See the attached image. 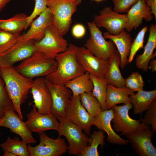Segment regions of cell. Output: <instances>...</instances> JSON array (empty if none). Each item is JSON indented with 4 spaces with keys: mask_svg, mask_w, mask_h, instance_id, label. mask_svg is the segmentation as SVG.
Segmentation results:
<instances>
[{
    "mask_svg": "<svg viewBox=\"0 0 156 156\" xmlns=\"http://www.w3.org/2000/svg\"><path fill=\"white\" fill-rule=\"evenodd\" d=\"M154 132L150 125L141 123L134 131L126 137L139 156L156 155V148L151 141Z\"/></svg>",
    "mask_w": 156,
    "mask_h": 156,
    "instance_id": "obj_8",
    "label": "cell"
},
{
    "mask_svg": "<svg viewBox=\"0 0 156 156\" xmlns=\"http://www.w3.org/2000/svg\"><path fill=\"white\" fill-rule=\"evenodd\" d=\"M131 102L120 106L115 105L112 108L114 114L112 120L114 130L121 132L126 137L134 131L141 123V118L136 120L131 118L129 115V111L132 108Z\"/></svg>",
    "mask_w": 156,
    "mask_h": 156,
    "instance_id": "obj_12",
    "label": "cell"
},
{
    "mask_svg": "<svg viewBox=\"0 0 156 156\" xmlns=\"http://www.w3.org/2000/svg\"><path fill=\"white\" fill-rule=\"evenodd\" d=\"M87 24L90 36L84 47L94 55L106 61L116 50L115 45L111 40L106 41L102 33L93 21Z\"/></svg>",
    "mask_w": 156,
    "mask_h": 156,
    "instance_id": "obj_7",
    "label": "cell"
},
{
    "mask_svg": "<svg viewBox=\"0 0 156 156\" xmlns=\"http://www.w3.org/2000/svg\"><path fill=\"white\" fill-rule=\"evenodd\" d=\"M10 108H14L6 90L4 82L0 76V118L3 116L6 110Z\"/></svg>",
    "mask_w": 156,
    "mask_h": 156,
    "instance_id": "obj_36",
    "label": "cell"
},
{
    "mask_svg": "<svg viewBox=\"0 0 156 156\" xmlns=\"http://www.w3.org/2000/svg\"><path fill=\"white\" fill-rule=\"evenodd\" d=\"M30 90L38 111L43 114H50L52 98L45 78L38 77L33 80Z\"/></svg>",
    "mask_w": 156,
    "mask_h": 156,
    "instance_id": "obj_15",
    "label": "cell"
},
{
    "mask_svg": "<svg viewBox=\"0 0 156 156\" xmlns=\"http://www.w3.org/2000/svg\"><path fill=\"white\" fill-rule=\"evenodd\" d=\"M138 0H112L113 10L121 14L127 12L131 7Z\"/></svg>",
    "mask_w": 156,
    "mask_h": 156,
    "instance_id": "obj_39",
    "label": "cell"
},
{
    "mask_svg": "<svg viewBox=\"0 0 156 156\" xmlns=\"http://www.w3.org/2000/svg\"><path fill=\"white\" fill-rule=\"evenodd\" d=\"M35 2L34 10L31 14L28 16L27 24L25 30L29 26L32 21L47 8V0H33Z\"/></svg>",
    "mask_w": 156,
    "mask_h": 156,
    "instance_id": "obj_38",
    "label": "cell"
},
{
    "mask_svg": "<svg viewBox=\"0 0 156 156\" xmlns=\"http://www.w3.org/2000/svg\"><path fill=\"white\" fill-rule=\"evenodd\" d=\"M11 0H0V12Z\"/></svg>",
    "mask_w": 156,
    "mask_h": 156,
    "instance_id": "obj_43",
    "label": "cell"
},
{
    "mask_svg": "<svg viewBox=\"0 0 156 156\" xmlns=\"http://www.w3.org/2000/svg\"><path fill=\"white\" fill-rule=\"evenodd\" d=\"M68 44L67 40L60 35L53 23L47 27L44 37L34 43L36 51L54 59L58 54L65 51Z\"/></svg>",
    "mask_w": 156,
    "mask_h": 156,
    "instance_id": "obj_6",
    "label": "cell"
},
{
    "mask_svg": "<svg viewBox=\"0 0 156 156\" xmlns=\"http://www.w3.org/2000/svg\"><path fill=\"white\" fill-rule=\"evenodd\" d=\"M57 66L55 59L48 57L42 53L35 51L14 68L21 75L32 79L46 76L55 71Z\"/></svg>",
    "mask_w": 156,
    "mask_h": 156,
    "instance_id": "obj_3",
    "label": "cell"
},
{
    "mask_svg": "<svg viewBox=\"0 0 156 156\" xmlns=\"http://www.w3.org/2000/svg\"><path fill=\"white\" fill-rule=\"evenodd\" d=\"M0 76L15 112L23 120L21 105L27 99L33 80L21 75L13 66L0 67Z\"/></svg>",
    "mask_w": 156,
    "mask_h": 156,
    "instance_id": "obj_1",
    "label": "cell"
},
{
    "mask_svg": "<svg viewBox=\"0 0 156 156\" xmlns=\"http://www.w3.org/2000/svg\"><path fill=\"white\" fill-rule=\"evenodd\" d=\"M81 103L87 112L94 117L102 110L97 99L91 93H84L79 95Z\"/></svg>",
    "mask_w": 156,
    "mask_h": 156,
    "instance_id": "obj_32",
    "label": "cell"
},
{
    "mask_svg": "<svg viewBox=\"0 0 156 156\" xmlns=\"http://www.w3.org/2000/svg\"><path fill=\"white\" fill-rule=\"evenodd\" d=\"M149 35L143 53L138 55L136 58L135 65L139 69L146 72L149 69V63L156 56V25L152 24L150 27Z\"/></svg>",
    "mask_w": 156,
    "mask_h": 156,
    "instance_id": "obj_23",
    "label": "cell"
},
{
    "mask_svg": "<svg viewBox=\"0 0 156 156\" xmlns=\"http://www.w3.org/2000/svg\"><path fill=\"white\" fill-rule=\"evenodd\" d=\"M77 60L85 72L104 78L108 68L107 61L96 57L84 47H77Z\"/></svg>",
    "mask_w": 156,
    "mask_h": 156,
    "instance_id": "obj_13",
    "label": "cell"
},
{
    "mask_svg": "<svg viewBox=\"0 0 156 156\" xmlns=\"http://www.w3.org/2000/svg\"><path fill=\"white\" fill-rule=\"evenodd\" d=\"M34 43L31 41L19 40L0 54V67L12 66L15 63L30 56L36 51Z\"/></svg>",
    "mask_w": 156,
    "mask_h": 156,
    "instance_id": "obj_14",
    "label": "cell"
},
{
    "mask_svg": "<svg viewBox=\"0 0 156 156\" xmlns=\"http://www.w3.org/2000/svg\"><path fill=\"white\" fill-rule=\"evenodd\" d=\"M40 142L35 146H27L29 156H59L65 153L68 146L64 139L59 136L54 139L44 132L39 133Z\"/></svg>",
    "mask_w": 156,
    "mask_h": 156,
    "instance_id": "obj_9",
    "label": "cell"
},
{
    "mask_svg": "<svg viewBox=\"0 0 156 156\" xmlns=\"http://www.w3.org/2000/svg\"><path fill=\"white\" fill-rule=\"evenodd\" d=\"M27 116V119L25 123L31 132L39 133L50 130H57L59 122L56 117L51 113L44 115L39 113L34 105Z\"/></svg>",
    "mask_w": 156,
    "mask_h": 156,
    "instance_id": "obj_17",
    "label": "cell"
},
{
    "mask_svg": "<svg viewBox=\"0 0 156 156\" xmlns=\"http://www.w3.org/2000/svg\"><path fill=\"white\" fill-rule=\"evenodd\" d=\"M141 123L151 125L152 131H156V99L152 102L146 111L144 118L141 119Z\"/></svg>",
    "mask_w": 156,
    "mask_h": 156,
    "instance_id": "obj_37",
    "label": "cell"
},
{
    "mask_svg": "<svg viewBox=\"0 0 156 156\" xmlns=\"http://www.w3.org/2000/svg\"><path fill=\"white\" fill-rule=\"evenodd\" d=\"M113 116L112 108L102 111L94 117L93 125L98 129L107 133V140L109 143L119 145L128 144L129 143V140L121 138L112 128L111 123Z\"/></svg>",
    "mask_w": 156,
    "mask_h": 156,
    "instance_id": "obj_20",
    "label": "cell"
},
{
    "mask_svg": "<svg viewBox=\"0 0 156 156\" xmlns=\"http://www.w3.org/2000/svg\"><path fill=\"white\" fill-rule=\"evenodd\" d=\"M65 85L72 91V95H79L84 93H91L93 84L88 72L67 82Z\"/></svg>",
    "mask_w": 156,
    "mask_h": 156,
    "instance_id": "obj_27",
    "label": "cell"
},
{
    "mask_svg": "<svg viewBox=\"0 0 156 156\" xmlns=\"http://www.w3.org/2000/svg\"><path fill=\"white\" fill-rule=\"evenodd\" d=\"M53 16L48 8L33 20L26 32L21 35L19 40L35 41L40 40L44 36L46 28L53 23Z\"/></svg>",
    "mask_w": 156,
    "mask_h": 156,
    "instance_id": "obj_19",
    "label": "cell"
},
{
    "mask_svg": "<svg viewBox=\"0 0 156 156\" xmlns=\"http://www.w3.org/2000/svg\"><path fill=\"white\" fill-rule=\"evenodd\" d=\"M57 118L59 121L57 131L59 136H64L67 139L69 144L68 154L81 156L88 145L89 138L87 135L66 117Z\"/></svg>",
    "mask_w": 156,
    "mask_h": 156,
    "instance_id": "obj_5",
    "label": "cell"
},
{
    "mask_svg": "<svg viewBox=\"0 0 156 156\" xmlns=\"http://www.w3.org/2000/svg\"><path fill=\"white\" fill-rule=\"evenodd\" d=\"M90 76L93 84L92 93L99 101L102 110H106L105 101L107 84V81L105 78H100L90 73Z\"/></svg>",
    "mask_w": 156,
    "mask_h": 156,
    "instance_id": "obj_29",
    "label": "cell"
},
{
    "mask_svg": "<svg viewBox=\"0 0 156 156\" xmlns=\"http://www.w3.org/2000/svg\"><path fill=\"white\" fill-rule=\"evenodd\" d=\"M105 38L112 40L116 45L121 58L120 67L123 69L128 63L131 45L132 38L130 34L125 29L115 35L110 34L108 32L103 34Z\"/></svg>",
    "mask_w": 156,
    "mask_h": 156,
    "instance_id": "obj_22",
    "label": "cell"
},
{
    "mask_svg": "<svg viewBox=\"0 0 156 156\" xmlns=\"http://www.w3.org/2000/svg\"><path fill=\"white\" fill-rule=\"evenodd\" d=\"M1 120V118H0V122Z\"/></svg>",
    "mask_w": 156,
    "mask_h": 156,
    "instance_id": "obj_46",
    "label": "cell"
},
{
    "mask_svg": "<svg viewBox=\"0 0 156 156\" xmlns=\"http://www.w3.org/2000/svg\"><path fill=\"white\" fill-rule=\"evenodd\" d=\"M108 66L105 77L107 84L118 88L125 87V79L120 70L121 64L120 55L116 50L107 60Z\"/></svg>",
    "mask_w": 156,
    "mask_h": 156,
    "instance_id": "obj_24",
    "label": "cell"
},
{
    "mask_svg": "<svg viewBox=\"0 0 156 156\" xmlns=\"http://www.w3.org/2000/svg\"><path fill=\"white\" fill-rule=\"evenodd\" d=\"M127 21L125 29L128 32L141 25L142 20L149 22L153 16L145 0H138L127 12Z\"/></svg>",
    "mask_w": 156,
    "mask_h": 156,
    "instance_id": "obj_21",
    "label": "cell"
},
{
    "mask_svg": "<svg viewBox=\"0 0 156 156\" xmlns=\"http://www.w3.org/2000/svg\"><path fill=\"white\" fill-rule=\"evenodd\" d=\"M127 21V14L116 12L108 6L94 15L93 21L98 28H104L110 34L115 35L125 29Z\"/></svg>",
    "mask_w": 156,
    "mask_h": 156,
    "instance_id": "obj_11",
    "label": "cell"
},
{
    "mask_svg": "<svg viewBox=\"0 0 156 156\" xmlns=\"http://www.w3.org/2000/svg\"><path fill=\"white\" fill-rule=\"evenodd\" d=\"M146 3L150 8L151 13L156 19V0H145Z\"/></svg>",
    "mask_w": 156,
    "mask_h": 156,
    "instance_id": "obj_41",
    "label": "cell"
},
{
    "mask_svg": "<svg viewBox=\"0 0 156 156\" xmlns=\"http://www.w3.org/2000/svg\"><path fill=\"white\" fill-rule=\"evenodd\" d=\"M125 87L133 91L143 89L144 82L142 76L138 72H134L125 79Z\"/></svg>",
    "mask_w": 156,
    "mask_h": 156,
    "instance_id": "obj_35",
    "label": "cell"
},
{
    "mask_svg": "<svg viewBox=\"0 0 156 156\" xmlns=\"http://www.w3.org/2000/svg\"><path fill=\"white\" fill-rule=\"evenodd\" d=\"M65 116L83 130L87 135H90L94 118L90 115L82 106L79 95H72L66 108Z\"/></svg>",
    "mask_w": 156,
    "mask_h": 156,
    "instance_id": "obj_10",
    "label": "cell"
},
{
    "mask_svg": "<svg viewBox=\"0 0 156 156\" xmlns=\"http://www.w3.org/2000/svg\"><path fill=\"white\" fill-rule=\"evenodd\" d=\"M2 155L3 156H16L13 153L7 151H4Z\"/></svg>",
    "mask_w": 156,
    "mask_h": 156,
    "instance_id": "obj_44",
    "label": "cell"
},
{
    "mask_svg": "<svg viewBox=\"0 0 156 156\" xmlns=\"http://www.w3.org/2000/svg\"><path fill=\"white\" fill-rule=\"evenodd\" d=\"M148 30V26H146L138 34L132 42L128 57V63H131L137 52L144 47L145 35Z\"/></svg>",
    "mask_w": 156,
    "mask_h": 156,
    "instance_id": "obj_34",
    "label": "cell"
},
{
    "mask_svg": "<svg viewBox=\"0 0 156 156\" xmlns=\"http://www.w3.org/2000/svg\"><path fill=\"white\" fill-rule=\"evenodd\" d=\"M28 16L23 13L17 14L9 19H0V29L10 33L20 34L25 29Z\"/></svg>",
    "mask_w": 156,
    "mask_h": 156,
    "instance_id": "obj_28",
    "label": "cell"
},
{
    "mask_svg": "<svg viewBox=\"0 0 156 156\" xmlns=\"http://www.w3.org/2000/svg\"><path fill=\"white\" fill-rule=\"evenodd\" d=\"M77 48L76 45L69 44L65 51L56 56L57 68L45 77L47 80L55 85H65L68 81L86 72L77 60Z\"/></svg>",
    "mask_w": 156,
    "mask_h": 156,
    "instance_id": "obj_2",
    "label": "cell"
},
{
    "mask_svg": "<svg viewBox=\"0 0 156 156\" xmlns=\"http://www.w3.org/2000/svg\"><path fill=\"white\" fill-rule=\"evenodd\" d=\"M104 132L99 130L94 131L89 138L88 146L81 156H99L98 147L100 145L102 148L105 144Z\"/></svg>",
    "mask_w": 156,
    "mask_h": 156,
    "instance_id": "obj_31",
    "label": "cell"
},
{
    "mask_svg": "<svg viewBox=\"0 0 156 156\" xmlns=\"http://www.w3.org/2000/svg\"><path fill=\"white\" fill-rule=\"evenodd\" d=\"M129 97L131 102L133 105L134 114H140L146 111L152 102L156 99V90L150 91L140 90Z\"/></svg>",
    "mask_w": 156,
    "mask_h": 156,
    "instance_id": "obj_26",
    "label": "cell"
},
{
    "mask_svg": "<svg viewBox=\"0 0 156 156\" xmlns=\"http://www.w3.org/2000/svg\"><path fill=\"white\" fill-rule=\"evenodd\" d=\"M15 112L13 108L7 109L1 118L0 127L9 128L11 132L18 135L27 144H35L36 141L32 132L28 129L25 122Z\"/></svg>",
    "mask_w": 156,
    "mask_h": 156,
    "instance_id": "obj_16",
    "label": "cell"
},
{
    "mask_svg": "<svg viewBox=\"0 0 156 156\" xmlns=\"http://www.w3.org/2000/svg\"><path fill=\"white\" fill-rule=\"evenodd\" d=\"M0 134H1V133H0Z\"/></svg>",
    "mask_w": 156,
    "mask_h": 156,
    "instance_id": "obj_47",
    "label": "cell"
},
{
    "mask_svg": "<svg viewBox=\"0 0 156 156\" xmlns=\"http://www.w3.org/2000/svg\"><path fill=\"white\" fill-rule=\"evenodd\" d=\"M46 80L52 98L51 113L56 118L65 117V110L72 95V91L65 85H55Z\"/></svg>",
    "mask_w": 156,
    "mask_h": 156,
    "instance_id": "obj_18",
    "label": "cell"
},
{
    "mask_svg": "<svg viewBox=\"0 0 156 156\" xmlns=\"http://www.w3.org/2000/svg\"><path fill=\"white\" fill-rule=\"evenodd\" d=\"M27 144L18 137L14 138L8 137L6 140L0 145L3 151L10 152L16 156H29Z\"/></svg>",
    "mask_w": 156,
    "mask_h": 156,
    "instance_id": "obj_30",
    "label": "cell"
},
{
    "mask_svg": "<svg viewBox=\"0 0 156 156\" xmlns=\"http://www.w3.org/2000/svg\"><path fill=\"white\" fill-rule=\"evenodd\" d=\"M47 7L53 16V24L63 36L68 32L72 17L82 0H47Z\"/></svg>",
    "mask_w": 156,
    "mask_h": 156,
    "instance_id": "obj_4",
    "label": "cell"
},
{
    "mask_svg": "<svg viewBox=\"0 0 156 156\" xmlns=\"http://www.w3.org/2000/svg\"><path fill=\"white\" fill-rule=\"evenodd\" d=\"M86 29L84 26L80 23L75 24L72 29V34L74 37L76 38L83 37L85 34Z\"/></svg>",
    "mask_w": 156,
    "mask_h": 156,
    "instance_id": "obj_40",
    "label": "cell"
},
{
    "mask_svg": "<svg viewBox=\"0 0 156 156\" xmlns=\"http://www.w3.org/2000/svg\"><path fill=\"white\" fill-rule=\"evenodd\" d=\"M148 68L151 70L152 73L156 71V60L154 59L151 60L149 63Z\"/></svg>",
    "mask_w": 156,
    "mask_h": 156,
    "instance_id": "obj_42",
    "label": "cell"
},
{
    "mask_svg": "<svg viewBox=\"0 0 156 156\" xmlns=\"http://www.w3.org/2000/svg\"><path fill=\"white\" fill-rule=\"evenodd\" d=\"M107 90L105 101L106 110L110 109L118 104H125L131 102L129 96L135 94L134 91L125 87L118 88L108 83Z\"/></svg>",
    "mask_w": 156,
    "mask_h": 156,
    "instance_id": "obj_25",
    "label": "cell"
},
{
    "mask_svg": "<svg viewBox=\"0 0 156 156\" xmlns=\"http://www.w3.org/2000/svg\"><path fill=\"white\" fill-rule=\"evenodd\" d=\"M94 0L96 1H97V2H99V1H103V0Z\"/></svg>",
    "mask_w": 156,
    "mask_h": 156,
    "instance_id": "obj_45",
    "label": "cell"
},
{
    "mask_svg": "<svg viewBox=\"0 0 156 156\" xmlns=\"http://www.w3.org/2000/svg\"><path fill=\"white\" fill-rule=\"evenodd\" d=\"M20 35L0 29V54L8 50L18 42Z\"/></svg>",
    "mask_w": 156,
    "mask_h": 156,
    "instance_id": "obj_33",
    "label": "cell"
}]
</instances>
